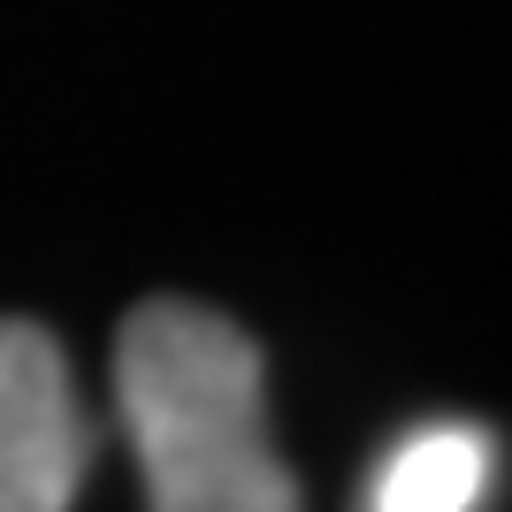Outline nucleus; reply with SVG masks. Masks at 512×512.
Listing matches in <instances>:
<instances>
[{
  "mask_svg": "<svg viewBox=\"0 0 512 512\" xmlns=\"http://www.w3.org/2000/svg\"><path fill=\"white\" fill-rule=\"evenodd\" d=\"M497 474V451L467 421H428L390 444L367 482V512H474Z\"/></svg>",
  "mask_w": 512,
  "mask_h": 512,
  "instance_id": "nucleus-3",
  "label": "nucleus"
},
{
  "mask_svg": "<svg viewBox=\"0 0 512 512\" xmlns=\"http://www.w3.org/2000/svg\"><path fill=\"white\" fill-rule=\"evenodd\" d=\"M115 406L153 512H306L268 436V375L237 321L153 299L115 337Z\"/></svg>",
  "mask_w": 512,
  "mask_h": 512,
  "instance_id": "nucleus-1",
  "label": "nucleus"
},
{
  "mask_svg": "<svg viewBox=\"0 0 512 512\" xmlns=\"http://www.w3.org/2000/svg\"><path fill=\"white\" fill-rule=\"evenodd\" d=\"M92 467L62 344L39 321H0V512H69Z\"/></svg>",
  "mask_w": 512,
  "mask_h": 512,
  "instance_id": "nucleus-2",
  "label": "nucleus"
}]
</instances>
